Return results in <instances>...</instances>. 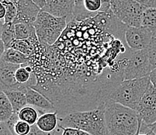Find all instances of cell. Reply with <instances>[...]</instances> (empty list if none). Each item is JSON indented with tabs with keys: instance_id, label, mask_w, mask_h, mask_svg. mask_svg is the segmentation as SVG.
<instances>
[{
	"instance_id": "484cf974",
	"label": "cell",
	"mask_w": 156,
	"mask_h": 135,
	"mask_svg": "<svg viewBox=\"0 0 156 135\" xmlns=\"http://www.w3.org/2000/svg\"><path fill=\"white\" fill-rule=\"evenodd\" d=\"M62 130L61 128H59V127H58V129L55 131L52 132V133H45V132L40 130L37 127V126L36 124H34L32 126L30 132L27 135H62Z\"/></svg>"
},
{
	"instance_id": "d4e9b609",
	"label": "cell",
	"mask_w": 156,
	"mask_h": 135,
	"mask_svg": "<svg viewBox=\"0 0 156 135\" xmlns=\"http://www.w3.org/2000/svg\"><path fill=\"white\" fill-rule=\"evenodd\" d=\"M147 56L149 59L151 69H156V38H153L151 44L147 48Z\"/></svg>"
},
{
	"instance_id": "f1b7e54d",
	"label": "cell",
	"mask_w": 156,
	"mask_h": 135,
	"mask_svg": "<svg viewBox=\"0 0 156 135\" xmlns=\"http://www.w3.org/2000/svg\"><path fill=\"white\" fill-rule=\"evenodd\" d=\"M139 120V132L140 133H147V135H156V133H154L153 132V130H151V128L149 127V126H147V125H145L144 123H143L141 122V120Z\"/></svg>"
},
{
	"instance_id": "44dd1931",
	"label": "cell",
	"mask_w": 156,
	"mask_h": 135,
	"mask_svg": "<svg viewBox=\"0 0 156 135\" xmlns=\"http://www.w3.org/2000/svg\"><path fill=\"white\" fill-rule=\"evenodd\" d=\"M13 109L10 101L2 91H0V121L5 123L13 115Z\"/></svg>"
},
{
	"instance_id": "52a82bcc",
	"label": "cell",
	"mask_w": 156,
	"mask_h": 135,
	"mask_svg": "<svg viewBox=\"0 0 156 135\" xmlns=\"http://www.w3.org/2000/svg\"><path fill=\"white\" fill-rule=\"evenodd\" d=\"M152 71L147 49L138 52H133L128 58L124 69V80L142 79L149 76Z\"/></svg>"
},
{
	"instance_id": "e575fe53",
	"label": "cell",
	"mask_w": 156,
	"mask_h": 135,
	"mask_svg": "<svg viewBox=\"0 0 156 135\" xmlns=\"http://www.w3.org/2000/svg\"><path fill=\"white\" fill-rule=\"evenodd\" d=\"M149 127L153 130V132H154V133H156V122L154 123H153V124L150 125Z\"/></svg>"
},
{
	"instance_id": "836d02e7",
	"label": "cell",
	"mask_w": 156,
	"mask_h": 135,
	"mask_svg": "<svg viewBox=\"0 0 156 135\" xmlns=\"http://www.w3.org/2000/svg\"><path fill=\"white\" fill-rule=\"evenodd\" d=\"M0 18H1V20H4L5 16V13H6V11H5V8L4 7V5H2L1 4V9H0Z\"/></svg>"
},
{
	"instance_id": "ac0fdd59",
	"label": "cell",
	"mask_w": 156,
	"mask_h": 135,
	"mask_svg": "<svg viewBox=\"0 0 156 135\" xmlns=\"http://www.w3.org/2000/svg\"><path fill=\"white\" fill-rule=\"evenodd\" d=\"M1 61L8 62V63L14 64V65H23L29 62V57L21 53L20 52L15 50L13 48H6L3 55L1 56Z\"/></svg>"
},
{
	"instance_id": "8d00e7d4",
	"label": "cell",
	"mask_w": 156,
	"mask_h": 135,
	"mask_svg": "<svg viewBox=\"0 0 156 135\" xmlns=\"http://www.w3.org/2000/svg\"><path fill=\"white\" fill-rule=\"evenodd\" d=\"M10 1H12V2H16V1H17V0H10Z\"/></svg>"
},
{
	"instance_id": "2e32d148",
	"label": "cell",
	"mask_w": 156,
	"mask_h": 135,
	"mask_svg": "<svg viewBox=\"0 0 156 135\" xmlns=\"http://www.w3.org/2000/svg\"><path fill=\"white\" fill-rule=\"evenodd\" d=\"M1 91L5 93L7 98L10 101L14 113H18L23 108L28 105L26 94L24 92L20 91L9 90V89Z\"/></svg>"
},
{
	"instance_id": "ffe728a7",
	"label": "cell",
	"mask_w": 156,
	"mask_h": 135,
	"mask_svg": "<svg viewBox=\"0 0 156 135\" xmlns=\"http://www.w3.org/2000/svg\"><path fill=\"white\" fill-rule=\"evenodd\" d=\"M1 41L6 49L16 40L15 24L13 23H4V20H1Z\"/></svg>"
},
{
	"instance_id": "4fadbf2b",
	"label": "cell",
	"mask_w": 156,
	"mask_h": 135,
	"mask_svg": "<svg viewBox=\"0 0 156 135\" xmlns=\"http://www.w3.org/2000/svg\"><path fill=\"white\" fill-rule=\"evenodd\" d=\"M74 0H47L46 5L41 10L57 17H66L69 23L73 21Z\"/></svg>"
},
{
	"instance_id": "83f0119b",
	"label": "cell",
	"mask_w": 156,
	"mask_h": 135,
	"mask_svg": "<svg viewBox=\"0 0 156 135\" xmlns=\"http://www.w3.org/2000/svg\"><path fill=\"white\" fill-rule=\"evenodd\" d=\"M138 2L144 9H151L155 8L156 9V0H134Z\"/></svg>"
},
{
	"instance_id": "8fae6325",
	"label": "cell",
	"mask_w": 156,
	"mask_h": 135,
	"mask_svg": "<svg viewBox=\"0 0 156 135\" xmlns=\"http://www.w3.org/2000/svg\"><path fill=\"white\" fill-rule=\"evenodd\" d=\"M74 2L73 20L77 22L94 18L101 10V0H74Z\"/></svg>"
},
{
	"instance_id": "30bf717a",
	"label": "cell",
	"mask_w": 156,
	"mask_h": 135,
	"mask_svg": "<svg viewBox=\"0 0 156 135\" xmlns=\"http://www.w3.org/2000/svg\"><path fill=\"white\" fill-rule=\"evenodd\" d=\"M21 67L20 65L8 63L0 60V86L1 90L20 91L25 93L29 86L19 84L16 80V72Z\"/></svg>"
},
{
	"instance_id": "d6986e66",
	"label": "cell",
	"mask_w": 156,
	"mask_h": 135,
	"mask_svg": "<svg viewBox=\"0 0 156 135\" xmlns=\"http://www.w3.org/2000/svg\"><path fill=\"white\" fill-rule=\"evenodd\" d=\"M141 26L148 30L153 38H156V9H144Z\"/></svg>"
},
{
	"instance_id": "e0dca14e",
	"label": "cell",
	"mask_w": 156,
	"mask_h": 135,
	"mask_svg": "<svg viewBox=\"0 0 156 135\" xmlns=\"http://www.w3.org/2000/svg\"><path fill=\"white\" fill-rule=\"evenodd\" d=\"M39 42L37 34L34 35L27 40H15L11 44L9 48L17 50L27 56H30L34 51L35 45Z\"/></svg>"
},
{
	"instance_id": "1f68e13d",
	"label": "cell",
	"mask_w": 156,
	"mask_h": 135,
	"mask_svg": "<svg viewBox=\"0 0 156 135\" xmlns=\"http://www.w3.org/2000/svg\"><path fill=\"white\" fill-rule=\"evenodd\" d=\"M149 79L152 86L154 88H156V69H153L151 73L149 74Z\"/></svg>"
},
{
	"instance_id": "3957f363",
	"label": "cell",
	"mask_w": 156,
	"mask_h": 135,
	"mask_svg": "<svg viewBox=\"0 0 156 135\" xmlns=\"http://www.w3.org/2000/svg\"><path fill=\"white\" fill-rule=\"evenodd\" d=\"M58 127H72L90 135H109L105 118V104L87 111L75 112L59 119Z\"/></svg>"
},
{
	"instance_id": "d590c367",
	"label": "cell",
	"mask_w": 156,
	"mask_h": 135,
	"mask_svg": "<svg viewBox=\"0 0 156 135\" xmlns=\"http://www.w3.org/2000/svg\"><path fill=\"white\" fill-rule=\"evenodd\" d=\"M136 135H147V133H140L139 132V129H138V132H137V133Z\"/></svg>"
},
{
	"instance_id": "7402d4cb",
	"label": "cell",
	"mask_w": 156,
	"mask_h": 135,
	"mask_svg": "<svg viewBox=\"0 0 156 135\" xmlns=\"http://www.w3.org/2000/svg\"><path fill=\"white\" fill-rule=\"evenodd\" d=\"M17 114L20 120L29 123L31 126L36 124L38 118L41 116V113H39L37 109L30 105H27V106L23 108Z\"/></svg>"
},
{
	"instance_id": "5b68a950",
	"label": "cell",
	"mask_w": 156,
	"mask_h": 135,
	"mask_svg": "<svg viewBox=\"0 0 156 135\" xmlns=\"http://www.w3.org/2000/svg\"><path fill=\"white\" fill-rule=\"evenodd\" d=\"M34 26L40 43L52 46L58 41L67 28V18L57 17L41 10Z\"/></svg>"
},
{
	"instance_id": "4dcf8cb0",
	"label": "cell",
	"mask_w": 156,
	"mask_h": 135,
	"mask_svg": "<svg viewBox=\"0 0 156 135\" xmlns=\"http://www.w3.org/2000/svg\"><path fill=\"white\" fill-rule=\"evenodd\" d=\"M0 135H13L5 123H0Z\"/></svg>"
},
{
	"instance_id": "7a4b0ae2",
	"label": "cell",
	"mask_w": 156,
	"mask_h": 135,
	"mask_svg": "<svg viewBox=\"0 0 156 135\" xmlns=\"http://www.w3.org/2000/svg\"><path fill=\"white\" fill-rule=\"evenodd\" d=\"M105 118L109 135H136L139 120L135 110L109 99L105 103Z\"/></svg>"
},
{
	"instance_id": "5bb4252c",
	"label": "cell",
	"mask_w": 156,
	"mask_h": 135,
	"mask_svg": "<svg viewBox=\"0 0 156 135\" xmlns=\"http://www.w3.org/2000/svg\"><path fill=\"white\" fill-rule=\"evenodd\" d=\"M25 94L28 105L36 108L41 115L49 112H57L56 108L52 104L51 102L38 91L31 87H28L25 92Z\"/></svg>"
},
{
	"instance_id": "8992f818",
	"label": "cell",
	"mask_w": 156,
	"mask_h": 135,
	"mask_svg": "<svg viewBox=\"0 0 156 135\" xmlns=\"http://www.w3.org/2000/svg\"><path fill=\"white\" fill-rule=\"evenodd\" d=\"M111 10L127 27H141L144 9L134 0H111Z\"/></svg>"
},
{
	"instance_id": "4316f807",
	"label": "cell",
	"mask_w": 156,
	"mask_h": 135,
	"mask_svg": "<svg viewBox=\"0 0 156 135\" xmlns=\"http://www.w3.org/2000/svg\"><path fill=\"white\" fill-rule=\"evenodd\" d=\"M62 130V135H90L89 133L82 130L72 127H59Z\"/></svg>"
},
{
	"instance_id": "cb8c5ba5",
	"label": "cell",
	"mask_w": 156,
	"mask_h": 135,
	"mask_svg": "<svg viewBox=\"0 0 156 135\" xmlns=\"http://www.w3.org/2000/svg\"><path fill=\"white\" fill-rule=\"evenodd\" d=\"M0 3L4 5L6 11L4 23L13 22L17 13V9H16L15 2L10 0H0Z\"/></svg>"
},
{
	"instance_id": "d6a6232c",
	"label": "cell",
	"mask_w": 156,
	"mask_h": 135,
	"mask_svg": "<svg viewBox=\"0 0 156 135\" xmlns=\"http://www.w3.org/2000/svg\"><path fill=\"white\" fill-rule=\"evenodd\" d=\"M32 1L34 2L41 9H42L45 6L47 2V0H32Z\"/></svg>"
},
{
	"instance_id": "f546056e",
	"label": "cell",
	"mask_w": 156,
	"mask_h": 135,
	"mask_svg": "<svg viewBox=\"0 0 156 135\" xmlns=\"http://www.w3.org/2000/svg\"><path fill=\"white\" fill-rule=\"evenodd\" d=\"M102 6L100 12H109L111 10V0H101Z\"/></svg>"
},
{
	"instance_id": "7c38bea8",
	"label": "cell",
	"mask_w": 156,
	"mask_h": 135,
	"mask_svg": "<svg viewBox=\"0 0 156 135\" xmlns=\"http://www.w3.org/2000/svg\"><path fill=\"white\" fill-rule=\"evenodd\" d=\"M15 2L17 13L13 23H26L34 25L41 9L32 0H17Z\"/></svg>"
},
{
	"instance_id": "603a6c76",
	"label": "cell",
	"mask_w": 156,
	"mask_h": 135,
	"mask_svg": "<svg viewBox=\"0 0 156 135\" xmlns=\"http://www.w3.org/2000/svg\"><path fill=\"white\" fill-rule=\"evenodd\" d=\"M16 40H27L36 34L34 25L26 23H18L15 25Z\"/></svg>"
},
{
	"instance_id": "6da1fadb",
	"label": "cell",
	"mask_w": 156,
	"mask_h": 135,
	"mask_svg": "<svg viewBox=\"0 0 156 135\" xmlns=\"http://www.w3.org/2000/svg\"><path fill=\"white\" fill-rule=\"evenodd\" d=\"M132 52L125 41L105 32L93 18L73 20L54 45H35L27 62L37 79L31 88L51 102L59 119L95 109L124 81Z\"/></svg>"
},
{
	"instance_id": "ba28073f",
	"label": "cell",
	"mask_w": 156,
	"mask_h": 135,
	"mask_svg": "<svg viewBox=\"0 0 156 135\" xmlns=\"http://www.w3.org/2000/svg\"><path fill=\"white\" fill-rule=\"evenodd\" d=\"M138 119L150 126L156 122V88L151 84L150 87L136 109Z\"/></svg>"
},
{
	"instance_id": "9c48e42d",
	"label": "cell",
	"mask_w": 156,
	"mask_h": 135,
	"mask_svg": "<svg viewBox=\"0 0 156 135\" xmlns=\"http://www.w3.org/2000/svg\"><path fill=\"white\" fill-rule=\"evenodd\" d=\"M153 37L148 30L144 27H127L125 30V41L133 52L143 51L148 48Z\"/></svg>"
},
{
	"instance_id": "9a60e30c",
	"label": "cell",
	"mask_w": 156,
	"mask_h": 135,
	"mask_svg": "<svg viewBox=\"0 0 156 135\" xmlns=\"http://www.w3.org/2000/svg\"><path fill=\"white\" fill-rule=\"evenodd\" d=\"M59 118L57 112H49L41 114L38 118L36 125L45 133H52L58 127Z\"/></svg>"
},
{
	"instance_id": "277c9868",
	"label": "cell",
	"mask_w": 156,
	"mask_h": 135,
	"mask_svg": "<svg viewBox=\"0 0 156 135\" xmlns=\"http://www.w3.org/2000/svg\"><path fill=\"white\" fill-rule=\"evenodd\" d=\"M149 76L124 80L110 96V99L136 110L139 103L151 86Z\"/></svg>"
}]
</instances>
